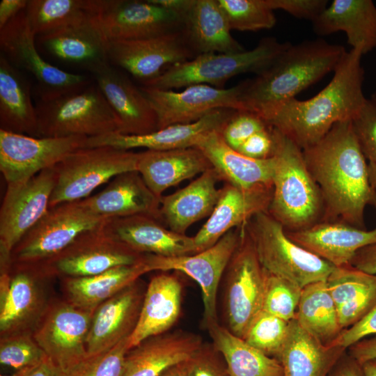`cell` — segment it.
Returning <instances> with one entry per match:
<instances>
[{
  "instance_id": "cell-1",
  "label": "cell",
  "mask_w": 376,
  "mask_h": 376,
  "mask_svg": "<svg viewBox=\"0 0 376 376\" xmlns=\"http://www.w3.org/2000/svg\"><path fill=\"white\" fill-rule=\"evenodd\" d=\"M302 152L329 213L354 226H363L366 205L376 203V191L352 120L336 123Z\"/></svg>"
},
{
  "instance_id": "cell-2",
  "label": "cell",
  "mask_w": 376,
  "mask_h": 376,
  "mask_svg": "<svg viewBox=\"0 0 376 376\" xmlns=\"http://www.w3.org/2000/svg\"><path fill=\"white\" fill-rule=\"evenodd\" d=\"M362 56L356 49L345 52L331 81L320 93L306 100L295 97L285 102L267 123L304 150L321 140L336 123L352 120L366 100Z\"/></svg>"
},
{
  "instance_id": "cell-3",
  "label": "cell",
  "mask_w": 376,
  "mask_h": 376,
  "mask_svg": "<svg viewBox=\"0 0 376 376\" xmlns=\"http://www.w3.org/2000/svg\"><path fill=\"white\" fill-rule=\"evenodd\" d=\"M345 52L321 38L291 44L254 78L242 81V110L267 123L285 102L334 71Z\"/></svg>"
},
{
  "instance_id": "cell-4",
  "label": "cell",
  "mask_w": 376,
  "mask_h": 376,
  "mask_svg": "<svg viewBox=\"0 0 376 376\" xmlns=\"http://www.w3.org/2000/svg\"><path fill=\"white\" fill-rule=\"evenodd\" d=\"M275 139L269 214L292 231L313 225L322 197L306 164L302 150L274 128Z\"/></svg>"
},
{
  "instance_id": "cell-5",
  "label": "cell",
  "mask_w": 376,
  "mask_h": 376,
  "mask_svg": "<svg viewBox=\"0 0 376 376\" xmlns=\"http://www.w3.org/2000/svg\"><path fill=\"white\" fill-rule=\"evenodd\" d=\"M37 137L99 136L120 133V120L97 84L60 96L40 98Z\"/></svg>"
},
{
  "instance_id": "cell-6",
  "label": "cell",
  "mask_w": 376,
  "mask_h": 376,
  "mask_svg": "<svg viewBox=\"0 0 376 376\" xmlns=\"http://www.w3.org/2000/svg\"><path fill=\"white\" fill-rule=\"evenodd\" d=\"M291 45L272 37L263 38L249 51L207 53L175 64L157 77L143 83V86L173 90L194 84H207L224 88L230 78L245 72L256 75L268 67Z\"/></svg>"
},
{
  "instance_id": "cell-7",
  "label": "cell",
  "mask_w": 376,
  "mask_h": 376,
  "mask_svg": "<svg viewBox=\"0 0 376 376\" xmlns=\"http://www.w3.org/2000/svg\"><path fill=\"white\" fill-rule=\"evenodd\" d=\"M246 233L263 268L301 288L326 281L336 267L292 241L283 226L267 212L253 216Z\"/></svg>"
},
{
  "instance_id": "cell-8",
  "label": "cell",
  "mask_w": 376,
  "mask_h": 376,
  "mask_svg": "<svg viewBox=\"0 0 376 376\" xmlns=\"http://www.w3.org/2000/svg\"><path fill=\"white\" fill-rule=\"evenodd\" d=\"M139 152L111 146L79 148L57 165V180L49 208L83 200L118 174L136 171Z\"/></svg>"
},
{
  "instance_id": "cell-9",
  "label": "cell",
  "mask_w": 376,
  "mask_h": 376,
  "mask_svg": "<svg viewBox=\"0 0 376 376\" xmlns=\"http://www.w3.org/2000/svg\"><path fill=\"white\" fill-rule=\"evenodd\" d=\"M108 219L91 212L82 200L48 209L12 251L21 263L49 259L69 246L82 233L97 228Z\"/></svg>"
},
{
  "instance_id": "cell-10",
  "label": "cell",
  "mask_w": 376,
  "mask_h": 376,
  "mask_svg": "<svg viewBox=\"0 0 376 376\" xmlns=\"http://www.w3.org/2000/svg\"><path fill=\"white\" fill-rule=\"evenodd\" d=\"M224 274L226 327L244 338L252 321L262 311L266 278V272L257 258L246 231L242 230L240 244Z\"/></svg>"
},
{
  "instance_id": "cell-11",
  "label": "cell",
  "mask_w": 376,
  "mask_h": 376,
  "mask_svg": "<svg viewBox=\"0 0 376 376\" xmlns=\"http://www.w3.org/2000/svg\"><path fill=\"white\" fill-rule=\"evenodd\" d=\"M56 180L54 166L26 181L7 185L0 209L1 268H8L15 246L47 212Z\"/></svg>"
},
{
  "instance_id": "cell-12",
  "label": "cell",
  "mask_w": 376,
  "mask_h": 376,
  "mask_svg": "<svg viewBox=\"0 0 376 376\" xmlns=\"http://www.w3.org/2000/svg\"><path fill=\"white\" fill-rule=\"evenodd\" d=\"M36 36L24 10L0 29V47L1 53L14 66L35 77L40 98L72 93L91 84L85 75L64 71L46 61L36 49Z\"/></svg>"
},
{
  "instance_id": "cell-13",
  "label": "cell",
  "mask_w": 376,
  "mask_h": 376,
  "mask_svg": "<svg viewBox=\"0 0 376 376\" xmlns=\"http://www.w3.org/2000/svg\"><path fill=\"white\" fill-rule=\"evenodd\" d=\"M242 230L233 228L210 248L194 254L164 257L144 254L143 261L148 272H181L200 285L203 302L204 327L218 321L217 296L221 279L237 249Z\"/></svg>"
},
{
  "instance_id": "cell-14",
  "label": "cell",
  "mask_w": 376,
  "mask_h": 376,
  "mask_svg": "<svg viewBox=\"0 0 376 376\" xmlns=\"http://www.w3.org/2000/svg\"><path fill=\"white\" fill-rule=\"evenodd\" d=\"M87 139L34 137L0 129L1 173L7 185L26 181L84 148Z\"/></svg>"
},
{
  "instance_id": "cell-15",
  "label": "cell",
  "mask_w": 376,
  "mask_h": 376,
  "mask_svg": "<svg viewBox=\"0 0 376 376\" xmlns=\"http://www.w3.org/2000/svg\"><path fill=\"white\" fill-rule=\"evenodd\" d=\"M157 120V130L196 122L219 109L242 110V82L228 88L194 84L181 91L142 86Z\"/></svg>"
},
{
  "instance_id": "cell-16",
  "label": "cell",
  "mask_w": 376,
  "mask_h": 376,
  "mask_svg": "<svg viewBox=\"0 0 376 376\" xmlns=\"http://www.w3.org/2000/svg\"><path fill=\"white\" fill-rule=\"evenodd\" d=\"M107 55L111 65L124 69L143 83L196 56L183 30L146 39L110 40Z\"/></svg>"
},
{
  "instance_id": "cell-17",
  "label": "cell",
  "mask_w": 376,
  "mask_h": 376,
  "mask_svg": "<svg viewBox=\"0 0 376 376\" xmlns=\"http://www.w3.org/2000/svg\"><path fill=\"white\" fill-rule=\"evenodd\" d=\"M105 222L80 235L56 256L43 260L47 261L46 267L69 277H83L139 262L144 254L132 251L111 235Z\"/></svg>"
},
{
  "instance_id": "cell-18",
  "label": "cell",
  "mask_w": 376,
  "mask_h": 376,
  "mask_svg": "<svg viewBox=\"0 0 376 376\" xmlns=\"http://www.w3.org/2000/svg\"><path fill=\"white\" fill-rule=\"evenodd\" d=\"M95 21L107 41L146 39L184 29L181 17L150 0H111Z\"/></svg>"
},
{
  "instance_id": "cell-19",
  "label": "cell",
  "mask_w": 376,
  "mask_h": 376,
  "mask_svg": "<svg viewBox=\"0 0 376 376\" xmlns=\"http://www.w3.org/2000/svg\"><path fill=\"white\" fill-rule=\"evenodd\" d=\"M72 304H60L46 315L33 339L65 373L87 356L86 338L93 314Z\"/></svg>"
},
{
  "instance_id": "cell-20",
  "label": "cell",
  "mask_w": 376,
  "mask_h": 376,
  "mask_svg": "<svg viewBox=\"0 0 376 376\" xmlns=\"http://www.w3.org/2000/svg\"><path fill=\"white\" fill-rule=\"evenodd\" d=\"M235 110L216 109L196 122L175 124L155 132L139 134H123L118 132L88 138L85 147L111 146L130 150L146 148L147 150H167L196 147L209 133L222 130Z\"/></svg>"
},
{
  "instance_id": "cell-21",
  "label": "cell",
  "mask_w": 376,
  "mask_h": 376,
  "mask_svg": "<svg viewBox=\"0 0 376 376\" xmlns=\"http://www.w3.org/2000/svg\"><path fill=\"white\" fill-rule=\"evenodd\" d=\"M143 289L138 279L95 310L86 338L88 356L106 352L130 336L140 315Z\"/></svg>"
},
{
  "instance_id": "cell-22",
  "label": "cell",
  "mask_w": 376,
  "mask_h": 376,
  "mask_svg": "<svg viewBox=\"0 0 376 376\" xmlns=\"http://www.w3.org/2000/svg\"><path fill=\"white\" fill-rule=\"evenodd\" d=\"M271 189L272 187L242 189L226 182L220 189L218 201L208 219L193 237L196 253L210 248L256 214L265 212L272 199Z\"/></svg>"
},
{
  "instance_id": "cell-23",
  "label": "cell",
  "mask_w": 376,
  "mask_h": 376,
  "mask_svg": "<svg viewBox=\"0 0 376 376\" xmlns=\"http://www.w3.org/2000/svg\"><path fill=\"white\" fill-rule=\"evenodd\" d=\"M92 73L120 120L121 134L139 135L157 130L156 114L141 88L110 63Z\"/></svg>"
},
{
  "instance_id": "cell-24",
  "label": "cell",
  "mask_w": 376,
  "mask_h": 376,
  "mask_svg": "<svg viewBox=\"0 0 376 376\" xmlns=\"http://www.w3.org/2000/svg\"><path fill=\"white\" fill-rule=\"evenodd\" d=\"M104 227L118 241L139 254L173 257L196 253L193 237L166 228L150 216L109 218Z\"/></svg>"
},
{
  "instance_id": "cell-25",
  "label": "cell",
  "mask_w": 376,
  "mask_h": 376,
  "mask_svg": "<svg viewBox=\"0 0 376 376\" xmlns=\"http://www.w3.org/2000/svg\"><path fill=\"white\" fill-rule=\"evenodd\" d=\"M202 344L199 335L183 330L148 338L128 351L121 376H160L188 360Z\"/></svg>"
},
{
  "instance_id": "cell-26",
  "label": "cell",
  "mask_w": 376,
  "mask_h": 376,
  "mask_svg": "<svg viewBox=\"0 0 376 376\" xmlns=\"http://www.w3.org/2000/svg\"><path fill=\"white\" fill-rule=\"evenodd\" d=\"M160 199L140 173L132 171L117 175L101 191L82 201L91 212L103 217L142 214L160 221Z\"/></svg>"
},
{
  "instance_id": "cell-27",
  "label": "cell",
  "mask_w": 376,
  "mask_h": 376,
  "mask_svg": "<svg viewBox=\"0 0 376 376\" xmlns=\"http://www.w3.org/2000/svg\"><path fill=\"white\" fill-rule=\"evenodd\" d=\"M286 234L295 243L336 267L350 265L357 251L376 243V227L365 230L340 223L316 224Z\"/></svg>"
},
{
  "instance_id": "cell-28",
  "label": "cell",
  "mask_w": 376,
  "mask_h": 376,
  "mask_svg": "<svg viewBox=\"0 0 376 376\" xmlns=\"http://www.w3.org/2000/svg\"><path fill=\"white\" fill-rule=\"evenodd\" d=\"M182 285L173 274L154 276L146 290L136 326L129 338L130 349L173 326L181 310Z\"/></svg>"
},
{
  "instance_id": "cell-29",
  "label": "cell",
  "mask_w": 376,
  "mask_h": 376,
  "mask_svg": "<svg viewBox=\"0 0 376 376\" xmlns=\"http://www.w3.org/2000/svg\"><path fill=\"white\" fill-rule=\"evenodd\" d=\"M196 147L208 159L220 180L242 189L272 187V155L263 159L246 157L226 143L221 130L209 133Z\"/></svg>"
},
{
  "instance_id": "cell-30",
  "label": "cell",
  "mask_w": 376,
  "mask_h": 376,
  "mask_svg": "<svg viewBox=\"0 0 376 376\" xmlns=\"http://www.w3.org/2000/svg\"><path fill=\"white\" fill-rule=\"evenodd\" d=\"M315 33H345L362 55L376 47V6L371 0H334L312 22Z\"/></svg>"
},
{
  "instance_id": "cell-31",
  "label": "cell",
  "mask_w": 376,
  "mask_h": 376,
  "mask_svg": "<svg viewBox=\"0 0 376 376\" xmlns=\"http://www.w3.org/2000/svg\"><path fill=\"white\" fill-rule=\"evenodd\" d=\"M210 168L204 154L196 147H190L139 152L136 171L148 188L162 197L165 190Z\"/></svg>"
},
{
  "instance_id": "cell-32",
  "label": "cell",
  "mask_w": 376,
  "mask_h": 376,
  "mask_svg": "<svg viewBox=\"0 0 376 376\" xmlns=\"http://www.w3.org/2000/svg\"><path fill=\"white\" fill-rule=\"evenodd\" d=\"M219 180L217 173L210 168L184 188L162 196L161 220L170 230L185 234L191 225L212 212L220 195V189L217 188Z\"/></svg>"
},
{
  "instance_id": "cell-33",
  "label": "cell",
  "mask_w": 376,
  "mask_h": 376,
  "mask_svg": "<svg viewBox=\"0 0 376 376\" xmlns=\"http://www.w3.org/2000/svg\"><path fill=\"white\" fill-rule=\"evenodd\" d=\"M346 352L343 347L322 344L295 318L289 322L278 359L283 376H327Z\"/></svg>"
},
{
  "instance_id": "cell-34",
  "label": "cell",
  "mask_w": 376,
  "mask_h": 376,
  "mask_svg": "<svg viewBox=\"0 0 376 376\" xmlns=\"http://www.w3.org/2000/svg\"><path fill=\"white\" fill-rule=\"evenodd\" d=\"M39 36L40 44L52 56L79 65L91 72L109 63L108 41L95 19Z\"/></svg>"
},
{
  "instance_id": "cell-35",
  "label": "cell",
  "mask_w": 376,
  "mask_h": 376,
  "mask_svg": "<svg viewBox=\"0 0 376 376\" xmlns=\"http://www.w3.org/2000/svg\"><path fill=\"white\" fill-rule=\"evenodd\" d=\"M230 30L217 0H195L184 19L183 32L196 56L244 51L233 38Z\"/></svg>"
},
{
  "instance_id": "cell-36",
  "label": "cell",
  "mask_w": 376,
  "mask_h": 376,
  "mask_svg": "<svg viewBox=\"0 0 376 376\" xmlns=\"http://www.w3.org/2000/svg\"><path fill=\"white\" fill-rule=\"evenodd\" d=\"M326 283L343 329L359 322L376 304V275L351 265L336 267Z\"/></svg>"
},
{
  "instance_id": "cell-37",
  "label": "cell",
  "mask_w": 376,
  "mask_h": 376,
  "mask_svg": "<svg viewBox=\"0 0 376 376\" xmlns=\"http://www.w3.org/2000/svg\"><path fill=\"white\" fill-rule=\"evenodd\" d=\"M1 129L37 137V114L30 87L18 68L0 54Z\"/></svg>"
},
{
  "instance_id": "cell-38",
  "label": "cell",
  "mask_w": 376,
  "mask_h": 376,
  "mask_svg": "<svg viewBox=\"0 0 376 376\" xmlns=\"http://www.w3.org/2000/svg\"><path fill=\"white\" fill-rule=\"evenodd\" d=\"M205 328L223 357L230 376H283L278 359L251 346L219 321L212 322Z\"/></svg>"
},
{
  "instance_id": "cell-39",
  "label": "cell",
  "mask_w": 376,
  "mask_h": 376,
  "mask_svg": "<svg viewBox=\"0 0 376 376\" xmlns=\"http://www.w3.org/2000/svg\"><path fill=\"white\" fill-rule=\"evenodd\" d=\"M111 0H31L25 13L36 35L80 25L95 19Z\"/></svg>"
},
{
  "instance_id": "cell-40",
  "label": "cell",
  "mask_w": 376,
  "mask_h": 376,
  "mask_svg": "<svg viewBox=\"0 0 376 376\" xmlns=\"http://www.w3.org/2000/svg\"><path fill=\"white\" fill-rule=\"evenodd\" d=\"M146 273L142 258L134 265L116 267L96 275L69 277L65 281L66 292L71 304L94 312L102 303Z\"/></svg>"
},
{
  "instance_id": "cell-41",
  "label": "cell",
  "mask_w": 376,
  "mask_h": 376,
  "mask_svg": "<svg viewBox=\"0 0 376 376\" xmlns=\"http://www.w3.org/2000/svg\"><path fill=\"white\" fill-rule=\"evenodd\" d=\"M295 319L324 345H330L343 330L326 281L312 283L302 288Z\"/></svg>"
},
{
  "instance_id": "cell-42",
  "label": "cell",
  "mask_w": 376,
  "mask_h": 376,
  "mask_svg": "<svg viewBox=\"0 0 376 376\" xmlns=\"http://www.w3.org/2000/svg\"><path fill=\"white\" fill-rule=\"evenodd\" d=\"M1 272L0 329L13 333L36 314L40 295L30 272L21 271L11 279L6 271Z\"/></svg>"
},
{
  "instance_id": "cell-43",
  "label": "cell",
  "mask_w": 376,
  "mask_h": 376,
  "mask_svg": "<svg viewBox=\"0 0 376 376\" xmlns=\"http://www.w3.org/2000/svg\"><path fill=\"white\" fill-rule=\"evenodd\" d=\"M230 27L240 31L269 29L276 22L274 10L266 0H217Z\"/></svg>"
},
{
  "instance_id": "cell-44",
  "label": "cell",
  "mask_w": 376,
  "mask_h": 376,
  "mask_svg": "<svg viewBox=\"0 0 376 376\" xmlns=\"http://www.w3.org/2000/svg\"><path fill=\"white\" fill-rule=\"evenodd\" d=\"M288 328L289 322L261 311L252 321L243 339L265 354L278 359Z\"/></svg>"
},
{
  "instance_id": "cell-45",
  "label": "cell",
  "mask_w": 376,
  "mask_h": 376,
  "mask_svg": "<svg viewBox=\"0 0 376 376\" xmlns=\"http://www.w3.org/2000/svg\"><path fill=\"white\" fill-rule=\"evenodd\" d=\"M301 290L293 282L266 272L262 311L291 321L295 318Z\"/></svg>"
},
{
  "instance_id": "cell-46",
  "label": "cell",
  "mask_w": 376,
  "mask_h": 376,
  "mask_svg": "<svg viewBox=\"0 0 376 376\" xmlns=\"http://www.w3.org/2000/svg\"><path fill=\"white\" fill-rule=\"evenodd\" d=\"M129 338L102 353L87 356L65 373V376H121L128 351Z\"/></svg>"
},
{
  "instance_id": "cell-47",
  "label": "cell",
  "mask_w": 376,
  "mask_h": 376,
  "mask_svg": "<svg viewBox=\"0 0 376 376\" xmlns=\"http://www.w3.org/2000/svg\"><path fill=\"white\" fill-rule=\"evenodd\" d=\"M47 357L36 340L26 335H11L1 340V364L17 370L35 367Z\"/></svg>"
},
{
  "instance_id": "cell-48",
  "label": "cell",
  "mask_w": 376,
  "mask_h": 376,
  "mask_svg": "<svg viewBox=\"0 0 376 376\" xmlns=\"http://www.w3.org/2000/svg\"><path fill=\"white\" fill-rule=\"evenodd\" d=\"M352 124L364 157L369 163H376V93L366 98Z\"/></svg>"
},
{
  "instance_id": "cell-49",
  "label": "cell",
  "mask_w": 376,
  "mask_h": 376,
  "mask_svg": "<svg viewBox=\"0 0 376 376\" xmlns=\"http://www.w3.org/2000/svg\"><path fill=\"white\" fill-rule=\"evenodd\" d=\"M268 125L254 113L235 110L223 127L221 134L229 146L237 150L250 136Z\"/></svg>"
},
{
  "instance_id": "cell-50",
  "label": "cell",
  "mask_w": 376,
  "mask_h": 376,
  "mask_svg": "<svg viewBox=\"0 0 376 376\" xmlns=\"http://www.w3.org/2000/svg\"><path fill=\"white\" fill-rule=\"evenodd\" d=\"M219 352L213 344L203 343L185 361L189 376H230L226 365L218 356Z\"/></svg>"
},
{
  "instance_id": "cell-51",
  "label": "cell",
  "mask_w": 376,
  "mask_h": 376,
  "mask_svg": "<svg viewBox=\"0 0 376 376\" xmlns=\"http://www.w3.org/2000/svg\"><path fill=\"white\" fill-rule=\"evenodd\" d=\"M269 7L313 22L328 6L327 0H266Z\"/></svg>"
},
{
  "instance_id": "cell-52",
  "label": "cell",
  "mask_w": 376,
  "mask_h": 376,
  "mask_svg": "<svg viewBox=\"0 0 376 376\" xmlns=\"http://www.w3.org/2000/svg\"><path fill=\"white\" fill-rule=\"evenodd\" d=\"M371 335H376V304L359 322L343 329L330 345L347 350L355 343Z\"/></svg>"
},
{
  "instance_id": "cell-53",
  "label": "cell",
  "mask_w": 376,
  "mask_h": 376,
  "mask_svg": "<svg viewBox=\"0 0 376 376\" xmlns=\"http://www.w3.org/2000/svg\"><path fill=\"white\" fill-rule=\"evenodd\" d=\"M274 146V129L268 125L250 136L236 150L249 158L263 159L272 155Z\"/></svg>"
},
{
  "instance_id": "cell-54",
  "label": "cell",
  "mask_w": 376,
  "mask_h": 376,
  "mask_svg": "<svg viewBox=\"0 0 376 376\" xmlns=\"http://www.w3.org/2000/svg\"><path fill=\"white\" fill-rule=\"evenodd\" d=\"M350 265L366 273L376 275V243L357 251Z\"/></svg>"
},
{
  "instance_id": "cell-55",
  "label": "cell",
  "mask_w": 376,
  "mask_h": 376,
  "mask_svg": "<svg viewBox=\"0 0 376 376\" xmlns=\"http://www.w3.org/2000/svg\"><path fill=\"white\" fill-rule=\"evenodd\" d=\"M347 353L361 365L364 362L376 359V335L363 338L347 349Z\"/></svg>"
},
{
  "instance_id": "cell-56",
  "label": "cell",
  "mask_w": 376,
  "mask_h": 376,
  "mask_svg": "<svg viewBox=\"0 0 376 376\" xmlns=\"http://www.w3.org/2000/svg\"><path fill=\"white\" fill-rule=\"evenodd\" d=\"M327 376H363L361 365L346 352Z\"/></svg>"
},
{
  "instance_id": "cell-57",
  "label": "cell",
  "mask_w": 376,
  "mask_h": 376,
  "mask_svg": "<svg viewBox=\"0 0 376 376\" xmlns=\"http://www.w3.org/2000/svg\"><path fill=\"white\" fill-rule=\"evenodd\" d=\"M27 0H1L0 2V29L26 9Z\"/></svg>"
},
{
  "instance_id": "cell-58",
  "label": "cell",
  "mask_w": 376,
  "mask_h": 376,
  "mask_svg": "<svg viewBox=\"0 0 376 376\" xmlns=\"http://www.w3.org/2000/svg\"><path fill=\"white\" fill-rule=\"evenodd\" d=\"M65 373L47 357L38 366L29 368L24 376H65Z\"/></svg>"
},
{
  "instance_id": "cell-59",
  "label": "cell",
  "mask_w": 376,
  "mask_h": 376,
  "mask_svg": "<svg viewBox=\"0 0 376 376\" xmlns=\"http://www.w3.org/2000/svg\"><path fill=\"white\" fill-rule=\"evenodd\" d=\"M164 8L175 13L181 17L184 21L185 17L192 8L195 0H150Z\"/></svg>"
},
{
  "instance_id": "cell-60",
  "label": "cell",
  "mask_w": 376,
  "mask_h": 376,
  "mask_svg": "<svg viewBox=\"0 0 376 376\" xmlns=\"http://www.w3.org/2000/svg\"><path fill=\"white\" fill-rule=\"evenodd\" d=\"M185 361L171 366L160 376H189Z\"/></svg>"
},
{
  "instance_id": "cell-61",
  "label": "cell",
  "mask_w": 376,
  "mask_h": 376,
  "mask_svg": "<svg viewBox=\"0 0 376 376\" xmlns=\"http://www.w3.org/2000/svg\"><path fill=\"white\" fill-rule=\"evenodd\" d=\"M363 376H376V359L361 364Z\"/></svg>"
},
{
  "instance_id": "cell-62",
  "label": "cell",
  "mask_w": 376,
  "mask_h": 376,
  "mask_svg": "<svg viewBox=\"0 0 376 376\" xmlns=\"http://www.w3.org/2000/svg\"><path fill=\"white\" fill-rule=\"evenodd\" d=\"M368 171L371 185L376 191V163H368Z\"/></svg>"
},
{
  "instance_id": "cell-63",
  "label": "cell",
  "mask_w": 376,
  "mask_h": 376,
  "mask_svg": "<svg viewBox=\"0 0 376 376\" xmlns=\"http://www.w3.org/2000/svg\"><path fill=\"white\" fill-rule=\"evenodd\" d=\"M27 370L28 369H23V370H17V372L15 373L13 375H1V376H24L25 373L26 372Z\"/></svg>"
}]
</instances>
